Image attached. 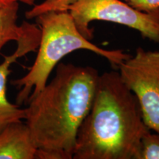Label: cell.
<instances>
[{
	"label": "cell",
	"instance_id": "obj_12",
	"mask_svg": "<svg viewBox=\"0 0 159 159\" xmlns=\"http://www.w3.org/2000/svg\"><path fill=\"white\" fill-rule=\"evenodd\" d=\"M35 1H36V0H19V2L27 4V5H33V4L35 3Z\"/></svg>",
	"mask_w": 159,
	"mask_h": 159
},
{
	"label": "cell",
	"instance_id": "obj_2",
	"mask_svg": "<svg viewBox=\"0 0 159 159\" xmlns=\"http://www.w3.org/2000/svg\"><path fill=\"white\" fill-rule=\"evenodd\" d=\"M150 130L136 95L119 71L99 75L91 109L77 132L72 159H137Z\"/></svg>",
	"mask_w": 159,
	"mask_h": 159
},
{
	"label": "cell",
	"instance_id": "obj_8",
	"mask_svg": "<svg viewBox=\"0 0 159 159\" xmlns=\"http://www.w3.org/2000/svg\"><path fill=\"white\" fill-rule=\"evenodd\" d=\"M19 2L17 1L0 5V51L11 41H16L24 32V23H16Z\"/></svg>",
	"mask_w": 159,
	"mask_h": 159
},
{
	"label": "cell",
	"instance_id": "obj_13",
	"mask_svg": "<svg viewBox=\"0 0 159 159\" xmlns=\"http://www.w3.org/2000/svg\"><path fill=\"white\" fill-rule=\"evenodd\" d=\"M15 1L19 2V0H0V5H5V4H7V3L12 2H15Z\"/></svg>",
	"mask_w": 159,
	"mask_h": 159
},
{
	"label": "cell",
	"instance_id": "obj_5",
	"mask_svg": "<svg viewBox=\"0 0 159 159\" xmlns=\"http://www.w3.org/2000/svg\"><path fill=\"white\" fill-rule=\"evenodd\" d=\"M117 69L123 82L136 95L146 126L159 133V51L138 47L135 55Z\"/></svg>",
	"mask_w": 159,
	"mask_h": 159
},
{
	"label": "cell",
	"instance_id": "obj_7",
	"mask_svg": "<svg viewBox=\"0 0 159 159\" xmlns=\"http://www.w3.org/2000/svg\"><path fill=\"white\" fill-rule=\"evenodd\" d=\"M38 149L26 123L13 122L0 132V159H36Z\"/></svg>",
	"mask_w": 159,
	"mask_h": 159
},
{
	"label": "cell",
	"instance_id": "obj_9",
	"mask_svg": "<svg viewBox=\"0 0 159 159\" xmlns=\"http://www.w3.org/2000/svg\"><path fill=\"white\" fill-rule=\"evenodd\" d=\"M137 159H159V133L149 130L144 135Z\"/></svg>",
	"mask_w": 159,
	"mask_h": 159
},
{
	"label": "cell",
	"instance_id": "obj_6",
	"mask_svg": "<svg viewBox=\"0 0 159 159\" xmlns=\"http://www.w3.org/2000/svg\"><path fill=\"white\" fill-rule=\"evenodd\" d=\"M23 23L24 32L16 41V49L13 54L5 57L0 64V132L11 123L21 122L26 116L25 108L21 109L19 105L12 104L6 95L7 77L11 72V66L20 57L35 52L39 47L41 39V30L38 26L27 21Z\"/></svg>",
	"mask_w": 159,
	"mask_h": 159
},
{
	"label": "cell",
	"instance_id": "obj_11",
	"mask_svg": "<svg viewBox=\"0 0 159 159\" xmlns=\"http://www.w3.org/2000/svg\"><path fill=\"white\" fill-rule=\"evenodd\" d=\"M129 5L141 11H150L159 8V0H134Z\"/></svg>",
	"mask_w": 159,
	"mask_h": 159
},
{
	"label": "cell",
	"instance_id": "obj_3",
	"mask_svg": "<svg viewBox=\"0 0 159 159\" xmlns=\"http://www.w3.org/2000/svg\"><path fill=\"white\" fill-rule=\"evenodd\" d=\"M35 19L41 30L37 57L27 75L11 82L21 89L16 97L18 105L42 90L54 68L72 52L91 51L108 60L115 68L130 57L121 49L107 50L91 43L78 30L68 11L47 12Z\"/></svg>",
	"mask_w": 159,
	"mask_h": 159
},
{
	"label": "cell",
	"instance_id": "obj_1",
	"mask_svg": "<svg viewBox=\"0 0 159 159\" xmlns=\"http://www.w3.org/2000/svg\"><path fill=\"white\" fill-rule=\"evenodd\" d=\"M99 75L93 67L61 63L51 82L27 100L25 120L38 149L36 159L73 158Z\"/></svg>",
	"mask_w": 159,
	"mask_h": 159
},
{
	"label": "cell",
	"instance_id": "obj_14",
	"mask_svg": "<svg viewBox=\"0 0 159 159\" xmlns=\"http://www.w3.org/2000/svg\"><path fill=\"white\" fill-rule=\"evenodd\" d=\"M125 2H126V3H128V4H129V3H130V2H132L133 1H134V0H125Z\"/></svg>",
	"mask_w": 159,
	"mask_h": 159
},
{
	"label": "cell",
	"instance_id": "obj_4",
	"mask_svg": "<svg viewBox=\"0 0 159 159\" xmlns=\"http://www.w3.org/2000/svg\"><path fill=\"white\" fill-rule=\"evenodd\" d=\"M68 11L78 30L89 40L93 38L90 23L104 21L136 30L144 39L159 43V8L145 12L119 0H75Z\"/></svg>",
	"mask_w": 159,
	"mask_h": 159
},
{
	"label": "cell",
	"instance_id": "obj_10",
	"mask_svg": "<svg viewBox=\"0 0 159 159\" xmlns=\"http://www.w3.org/2000/svg\"><path fill=\"white\" fill-rule=\"evenodd\" d=\"M75 1V0H44L43 2L35 5L33 8L26 12L25 16L27 19H32L47 12L68 11L69 5Z\"/></svg>",
	"mask_w": 159,
	"mask_h": 159
}]
</instances>
